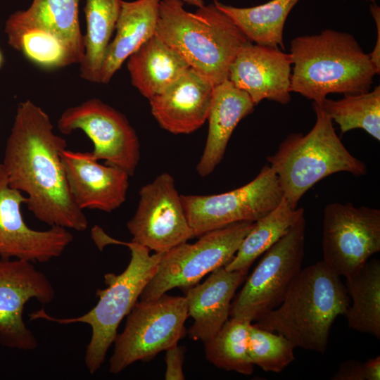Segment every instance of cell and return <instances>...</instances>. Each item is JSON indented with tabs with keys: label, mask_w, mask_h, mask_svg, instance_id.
Returning a JSON list of instances; mask_svg holds the SVG:
<instances>
[{
	"label": "cell",
	"mask_w": 380,
	"mask_h": 380,
	"mask_svg": "<svg viewBox=\"0 0 380 380\" xmlns=\"http://www.w3.org/2000/svg\"><path fill=\"white\" fill-rule=\"evenodd\" d=\"M66 147L65 139L53 132L49 115L26 100L18 106L1 165L10 186L25 194L37 219L82 232L89 222L68 187L61 160Z\"/></svg>",
	"instance_id": "1"
},
{
	"label": "cell",
	"mask_w": 380,
	"mask_h": 380,
	"mask_svg": "<svg viewBox=\"0 0 380 380\" xmlns=\"http://www.w3.org/2000/svg\"><path fill=\"white\" fill-rule=\"evenodd\" d=\"M350 302L341 277L322 260L302 269L280 305L254 324L283 335L295 348L324 353L331 326Z\"/></svg>",
	"instance_id": "2"
},
{
	"label": "cell",
	"mask_w": 380,
	"mask_h": 380,
	"mask_svg": "<svg viewBox=\"0 0 380 380\" xmlns=\"http://www.w3.org/2000/svg\"><path fill=\"white\" fill-rule=\"evenodd\" d=\"M290 54L291 91L317 104L330 94L367 92L377 75L369 53L345 32L327 29L297 37L291 42Z\"/></svg>",
	"instance_id": "3"
},
{
	"label": "cell",
	"mask_w": 380,
	"mask_h": 380,
	"mask_svg": "<svg viewBox=\"0 0 380 380\" xmlns=\"http://www.w3.org/2000/svg\"><path fill=\"white\" fill-rule=\"evenodd\" d=\"M91 238L100 250L108 244L127 246L131 259L120 274L104 275L106 289H97L99 300L86 314L77 317L56 318L44 309L30 315V319H44L61 324L84 323L91 327V336L86 349L84 362L90 374L100 369L107 351L118 334L120 323L127 316L148 282L155 275L163 253H149L150 250L137 243L115 240L99 226L91 231Z\"/></svg>",
	"instance_id": "4"
},
{
	"label": "cell",
	"mask_w": 380,
	"mask_h": 380,
	"mask_svg": "<svg viewBox=\"0 0 380 380\" xmlns=\"http://www.w3.org/2000/svg\"><path fill=\"white\" fill-rule=\"evenodd\" d=\"M156 34L215 85L227 80L232 61L249 42L214 3L191 13L182 0L160 1Z\"/></svg>",
	"instance_id": "5"
},
{
	"label": "cell",
	"mask_w": 380,
	"mask_h": 380,
	"mask_svg": "<svg viewBox=\"0 0 380 380\" xmlns=\"http://www.w3.org/2000/svg\"><path fill=\"white\" fill-rule=\"evenodd\" d=\"M312 106L316 121L311 130L305 134H289L275 153L267 157L284 198L293 208L311 187L329 175L346 172L359 177L367 173L366 165L341 142L329 116L319 104Z\"/></svg>",
	"instance_id": "6"
},
{
	"label": "cell",
	"mask_w": 380,
	"mask_h": 380,
	"mask_svg": "<svg viewBox=\"0 0 380 380\" xmlns=\"http://www.w3.org/2000/svg\"><path fill=\"white\" fill-rule=\"evenodd\" d=\"M188 307L184 297L166 293L137 300L127 315L125 328L114 340L109 372L118 374L137 361H149L177 345L186 334Z\"/></svg>",
	"instance_id": "7"
},
{
	"label": "cell",
	"mask_w": 380,
	"mask_h": 380,
	"mask_svg": "<svg viewBox=\"0 0 380 380\" xmlns=\"http://www.w3.org/2000/svg\"><path fill=\"white\" fill-rule=\"evenodd\" d=\"M255 222H240L200 236L194 243L179 244L163 254L158 270L139 296L156 299L175 288H188L224 267L235 255Z\"/></svg>",
	"instance_id": "8"
},
{
	"label": "cell",
	"mask_w": 380,
	"mask_h": 380,
	"mask_svg": "<svg viewBox=\"0 0 380 380\" xmlns=\"http://www.w3.org/2000/svg\"><path fill=\"white\" fill-rule=\"evenodd\" d=\"M305 215L263 254L233 298L229 316L256 321L278 307L302 270L305 255Z\"/></svg>",
	"instance_id": "9"
},
{
	"label": "cell",
	"mask_w": 380,
	"mask_h": 380,
	"mask_svg": "<svg viewBox=\"0 0 380 380\" xmlns=\"http://www.w3.org/2000/svg\"><path fill=\"white\" fill-rule=\"evenodd\" d=\"M181 196L194 236L236 222H255L284 198L277 176L268 164L238 189L219 194Z\"/></svg>",
	"instance_id": "10"
},
{
	"label": "cell",
	"mask_w": 380,
	"mask_h": 380,
	"mask_svg": "<svg viewBox=\"0 0 380 380\" xmlns=\"http://www.w3.org/2000/svg\"><path fill=\"white\" fill-rule=\"evenodd\" d=\"M323 261L348 277L380 251V210L331 203L324 210Z\"/></svg>",
	"instance_id": "11"
},
{
	"label": "cell",
	"mask_w": 380,
	"mask_h": 380,
	"mask_svg": "<svg viewBox=\"0 0 380 380\" xmlns=\"http://www.w3.org/2000/svg\"><path fill=\"white\" fill-rule=\"evenodd\" d=\"M63 134L82 130L91 141L97 160L134 175L140 159L137 134L126 117L99 99L67 108L57 122Z\"/></svg>",
	"instance_id": "12"
},
{
	"label": "cell",
	"mask_w": 380,
	"mask_h": 380,
	"mask_svg": "<svg viewBox=\"0 0 380 380\" xmlns=\"http://www.w3.org/2000/svg\"><path fill=\"white\" fill-rule=\"evenodd\" d=\"M127 227L131 241L158 253L194 237L171 175L162 173L141 188L137 210Z\"/></svg>",
	"instance_id": "13"
},
{
	"label": "cell",
	"mask_w": 380,
	"mask_h": 380,
	"mask_svg": "<svg viewBox=\"0 0 380 380\" xmlns=\"http://www.w3.org/2000/svg\"><path fill=\"white\" fill-rule=\"evenodd\" d=\"M55 294L46 276L32 262L0 258V343L10 348L36 349L37 338L23 319L24 307L31 299L48 304Z\"/></svg>",
	"instance_id": "14"
},
{
	"label": "cell",
	"mask_w": 380,
	"mask_h": 380,
	"mask_svg": "<svg viewBox=\"0 0 380 380\" xmlns=\"http://www.w3.org/2000/svg\"><path fill=\"white\" fill-rule=\"evenodd\" d=\"M27 198L11 187L0 163V258L46 262L61 255L73 240L68 229L53 226L33 229L24 221L21 207Z\"/></svg>",
	"instance_id": "15"
},
{
	"label": "cell",
	"mask_w": 380,
	"mask_h": 380,
	"mask_svg": "<svg viewBox=\"0 0 380 380\" xmlns=\"http://www.w3.org/2000/svg\"><path fill=\"white\" fill-rule=\"evenodd\" d=\"M291 65L290 53L249 41L232 61L227 80L246 91L255 105L264 99L287 104L291 101Z\"/></svg>",
	"instance_id": "16"
},
{
	"label": "cell",
	"mask_w": 380,
	"mask_h": 380,
	"mask_svg": "<svg viewBox=\"0 0 380 380\" xmlns=\"http://www.w3.org/2000/svg\"><path fill=\"white\" fill-rule=\"evenodd\" d=\"M61 160L70 194L81 210L110 213L125 201L130 176L125 170L99 163L91 152L65 148Z\"/></svg>",
	"instance_id": "17"
},
{
	"label": "cell",
	"mask_w": 380,
	"mask_h": 380,
	"mask_svg": "<svg viewBox=\"0 0 380 380\" xmlns=\"http://www.w3.org/2000/svg\"><path fill=\"white\" fill-rule=\"evenodd\" d=\"M215 84L190 68L162 93L149 99L160 126L172 134H190L208 120Z\"/></svg>",
	"instance_id": "18"
},
{
	"label": "cell",
	"mask_w": 380,
	"mask_h": 380,
	"mask_svg": "<svg viewBox=\"0 0 380 380\" xmlns=\"http://www.w3.org/2000/svg\"><path fill=\"white\" fill-rule=\"evenodd\" d=\"M246 275V272L228 271L222 267L202 284L186 288L188 315L194 319L189 330L191 339L205 342L216 334L228 319L235 292Z\"/></svg>",
	"instance_id": "19"
},
{
	"label": "cell",
	"mask_w": 380,
	"mask_h": 380,
	"mask_svg": "<svg viewBox=\"0 0 380 380\" xmlns=\"http://www.w3.org/2000/svg\"><path fill=\"white\" fill-rule=\"evenodd\" d=\"M250 96L229 80L215 86L208 120L206 143L196 165L202 177L210 175L222 160L229 140L238 123L254 110Z\"/></svg>",
	"instance_id": "20"
},
{
	"label": "cell",
	"mask_w": 380,
	"mask_h": 380,
	"mask_svg": "<svg viewBox=\"0 0 380 380\" xmlns=\"http://www.w3.org/2000/svg\"><path fill=\"white\" fill-rule=\"evenodd\" d=\"M161 0L122 1L102 65L99 82L108 84L123 63L156 34Z\"/></svg>",
	"instance_id": "21"
},
{
	"label": "cell",
	"mask_w": 380,
	"mask_h": 380,
	"mask_svg": "<svg viewBox=\"0 0 380 380\" xmlns=\"http://www.w3.org/2000/svg\"><path fill=\"white\" fill-rule=\"evenodd\" d=\"M80 0H32L29 8L12 13L4 32L35 27L58 37L75 63L82 60L84 48L79 22Z\"/></svg>",
	"instance_id": "22"
},
{
	"label": "cell",
	"mask_w": 380,
	"mask_h": 380,
	"mask_svg": "<svg viewBox=\"0 0 380 380\" xmlns=\"http://www.w3.org/2000/svg\"><path fill=\"white\" fill-rule=\"evenodd\" d=\"M127 67L132 84L148 99L162 93L190 68L156 34L127 58Z\"/></svg>",
	"instance_id": "23"
},
{
	"label": "cell",
	"mask_w": 380,
	"mask_h": 380,
	"mask_svg": "<svg viewBox=\"0 0 380 380\" xmlns=\"http://www.w3.org/2000/svg\"><path fill=\"white\" fill-rule=\"evenodd\" d=\"M299 1L270 0L246 8L225 5L216 0L213 3L234 22L250 42L284 50V25L291 11Z\"/></svg>",
	"instance_id": "24"
},
{
	"label": "cell",
	"mask_w": 380,
	"mask_h": 380,
	"mask_svg": "<svg viewBox=\"0 0 380 380\" xmlns=\"http://www.w3.org/2000/svg\"><path fill=\"white\" fill-rule=\"evenodd\" d=\"M350 302L345 314L348 327L380 338V261L369 259L346 277Z\"/></svg>",
	"instance_id": "25"
},
{
	"label": "cell",
	"mask_w": 380,
	"mask_h": 380,
	"mask_svg": "<svg viewBox=\"0 0 380 380\" xmlns=\"http://www.w3.org/2000/svg\"><path fill=\"white\" fill-rule=\"evenodd\" d=\"M122 0H85L84 53L80 63V76L99 83L105 55L120 14Z\"/></svg>",
	"instance_id": "26"
},
{
	"label": "cell",
	"mask_w": 380,
	"mask_h": 380,
	"mask_svg": "<svg viewBox=\"0 0 380 380\" xmlns=\"http://www.w3.org/2000/svg\"><path fill=\"white\" fill-rule=\"evenodd\" d=\"M303 215V208H293L283 198L277 208L254 222L224 268L248 272L254 261L286 234Z\"/></svg>",
	"instance_id": "27"
},
{
	"label": "cell",
	"mask_w": 380,
	"mask_h": 380,
	"mask_svg": "<svg viewBox=\"0 0 380 380\" xmlns=\"http://www.w3.org/2000/svg\"><path fill=\"white\" fill-rule=\"evenodd\" d=\"M251 322L231 317L216 334L204 342L207 360L218 368L242 374H251L254 369L248 352Z\"/></svg>",
	"instance_id": "28"
},
{
	"label": "cell",
	"mask_w": 380,
	"mask_h": 380,
	"mask_svg": "<svg viewBox=\"0 0 380 380\" xmlns=\"http://www.w3.org/2000/svg\"><path fill=\"white\" fill-rule=\"evenodd\" d=\"M331 120L340 127L341 134L362 129L380 140V87L372 91L345 95L339 100L325 99L319 104Z\"/></svg>",
	"instance_id": "29"
},
{
	"label": "cell",
	"mask_w": 380,
	"mask_h": 380,
	"mask_svg": "<svg viewBox=\"0 0 380 380\" xmlns=\"http://www.w3.org/2000/svg\"><path fill=\"white\" fill-rule=\"evenodd\" d=\"M5 33L13 49L41 68L55 69L75 63L63 42L49 32L31 27Z\"/></svg>",
	"instance_id": "30"
},
{
	"label": "cell",
	"mask_w": 380,
	"mask_h": 380,
	"mask_svg": "<svg viewBox=\"0 0 380 380\" xmlns=\"http://www.w3.org/2000/svg\"><path fill=\"white\" fill-rule=\"evenodd\" d=\"M292 343L283 335L251 324L248 352L253 364L267 372L279 373L294 360Z\"/></svg>",
	"instance_id": "31"
},
{
	"label": "cell",
	"mask_w": 380,
	"mask_h": 380,
	"mask_svg": "<svg viewBox=\"0 0 380 380\" xmlns=\"http://www.w3.org/2000/svg\"><path fill=\"white\" fill-rule=\"evenodd\" d=\"M333 380H379L380 356L365 362L350 360L342 362Z\"/></svg>",
	"instance_id": "32"
},
{
	"label": "cell",
	"mask_w": 380,
	"mask_h": 380,
	"mask_svg": "<svg viewBox=\"0 0 380 380\" xmlns=\"http://www.w3.org/2000/svg\"><path fill=\"white\" fill-rule=\"evenodd\" d=\"M165 355L166 380H183L185 379L182 365L184 362V348L175 345L167 350Z\"/></svg>",
	"instance_id": "33"
},
{
	"label": "cell",
	"mask_w": 380,
	"mask_h": 380,
	"mask_svg": "<svg viewBox=\"0 0 380 380\" xmlns=\"http://www.w3.org/2000/svg\"><path fill=\"white\" fill-rule=\"evenodd\" d=\"M371 14L374 19L376 27V41L373 51L369 53L370 60L374 64L377 75L380 72V8L376 3L370 5Z\"/></svg>",
	"instance_id": "34"
},
{
	"label": "cell",
	"mask_w": 380,
	"mask_h": 380,
	"mask_svg": "<svg viewBox=\"0 0 380 380\" xmlns=\"http://www.w3.org/2000/svg\"><path fill=\"white\" fill-rule=\"evenodd\" d=\"M184 3L200 8L204 5L203 0H182Z\"/></svg>",
	"instance_id": "35"
},
{
	"label": "cell",
	"mask_w": 380,
	"mask_h": 380,
	"mask_svg": "<svg viewBox=\"0 0 380 380\" xmlns=\"http://www.w3.org/2000/svg\"><path fill=\"white\" fill-rule=\"evenodd\" d=\"M2 63H3V56H2V53H1V52L0 51V68L2 65Z\"/></svg>",
	"instance_id": "36"
},
{
	"label": "cell",
	"mask_w": 380,
	"mask_h": 380,
	"mask_svg": "<svg viewBox=\"0 0 380 380\" xmlns=\"http://www.w3.org/2000/svg\"><path fill=\"white\" fill-rule=\"evenodd\" d=\"M367 1H369L372 2V4L376 3V0H367Z\"/></svg>",
	"instance_id": "37"
}]
</instances>
